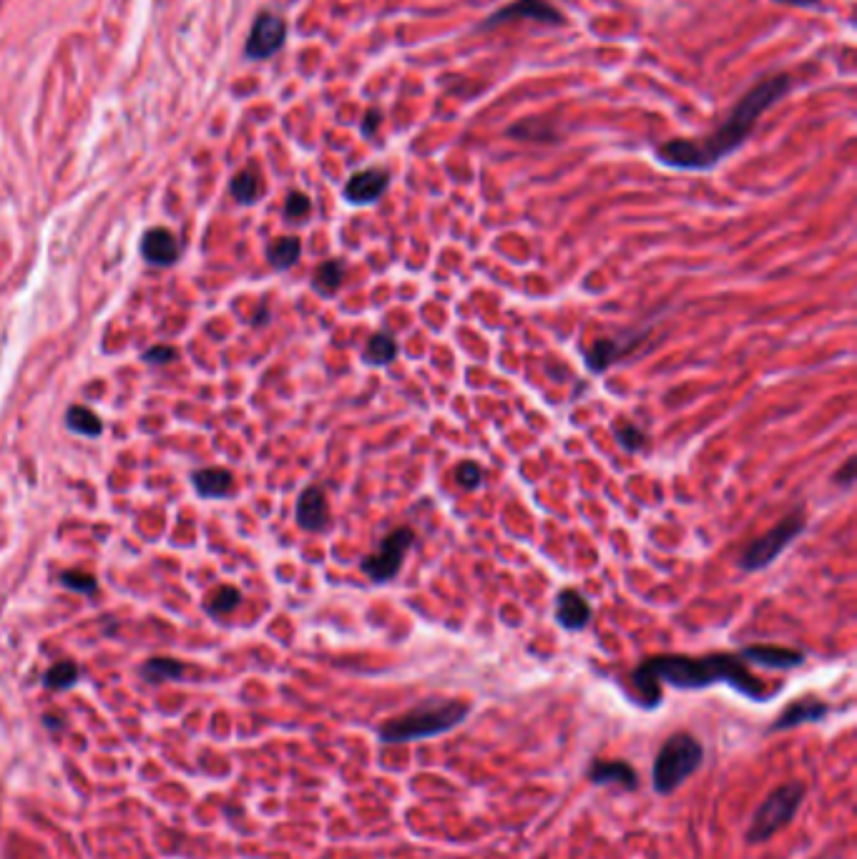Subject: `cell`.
I'll return each instance as SVG.
<instances>
[{"instance_id": "6da1fadb", "label": "cell", "mask_w": 857, "mask_h": 859, "mask_svg": "<svg viewBox=\"0 0 857 859\" xmlns=\"http://www.w3.org/2000/svg\"><path fill=\"white\" fill-rule=\"evenodd\" d=\"M792 91L790 73H770L759 83H754L742 98L732 106L727 119L702 139H672L656 146L654 159L661 166L674 171H709L724 159L742 149L752 131L757 129L759 119L777 106L787 93Z\"/></svg>"}, {"instance_id": "7a4b0ae2", "label": "cell", "mask_w": 857, "mask_h": 859, "mask_svg": "<svg viewBox=\"0 0 857 859\" xmlns=\"http://www.w3.org/2000/svg\"><path fill=\"white\" fill-rule=\"evenodd\" d=\"M661 684L677 686V689H707L714 684H729L754 701H762L767 696V686L749 674L739 654H709L702 659L654 656L634 671V686L646 709L659 706Z\"/></svg>"}, {"instance_id": "3957f363", "label": "cell", "mask_w": 857, "mask_h": 859, "mask_svg": "<svg viewBox=\"0 0 857 859\" xmlns=\"http://www.w3.org/2000/svg\"><path fill=\"white\" fill-rule=\"evenodd\" d=\"M470 714L468 701L460 699H428L413 706L405 714L383 721L377 736L383 744H405V741L430 739V736L448 734L450 729L463 724Z\"/></svg>"}, {"instance_id": "277c9868", "label": "cell", "mask_w": 857, "mask_h": 859, "mask_svg": "<svg viewBox=\"0 0 857 859\" xmlns=\"http://www.w3.org/2000/svg\"><path fill=\"white\" fill-rule=\"evenodd\" d=\"M704 762V746L689 731H677L661 744L651 767V784L659 794H672L682 787Z\"/></svg>"}, {"instance_id": "5b68a950", "label": "cell", "mask_w": 857, "mask_h": 859, "mask_svg": "<svg viewBox=\"0 0 857 859\" xmlns=\"http://www.w3.org/2000/svg\"><path fill=\"white\" fill-rule=\"evenodd\" d=\"M805 794L807 787L802 782H787L782 784V787H777L775 792H770V797L759 804L752 822H749L747 842H767V839L775 837L780 829H785L797 814V809H800Z\"/></svg>"}, {"instance_id": "8992f818", "label": "cell", "mask_w": 857, "mask_h": 859, "mask_svg": "<svg viewBox=\"0 0 857 859\" xmlns=\"http://www.w3.org/2000/svg\"><path fill=\"white\" fill-rule=\"evenodd\" d=\"M805 525V508H792L790 513H787L780 523L772 525L765 535H759L752 543H747V548H744L737 561L739 568H742V571H762V568H767L770 563H775L777 558L785 553V548L800 538Z\"/></svg>"}, {"instance_id": "52a82bcc", "label": "cell", "mask_w": 857, "mask_h": 859, "mask_svg": "<svg viewBox=\"0 0 857 859\" xmlns=\"http://www.w3.org/2000/svg\"><path fill=\"white\" fill-rule=\"evenodd\" d=\"M415 543L413 528H395L385 535L383 541L377 543L375 551L360 561V571L370 578L372 583H390L403 568L408 551Z\"/></svg>"}, {"instance_id": "ba28073f", "label": "cell", "mask_w": 857, "mask_h": 859, "mask_svg": "<svg viewBox=\"0 0 857 859\" xmlns=\"http://www.w3.org/2000/svg\"><path fill=\"white\" fill-rule=\"evenodd\" d=\"M513 21H533L543 23V26H566V16H563L553 3H548V0H513V3L503 6L501 11L491 13L483 23H478L475 33L493 31V28H501Z\"/></svg>"}, {"instance_id": "9c48e42d", "label": "cell", "mask_w": 857, "mask_h": 859, "mask_svg": "<svg viewBox=\"0 0 857 859\" xmlns=\"http://www.w3.org/2000/svg\"><path fill=\"white\" fill-rule=\"evenodd\" d=\"M284 41H287V23H284V18H279L277 13L264 11L254 21L244 51H247V58H252V61H264V58L282 51Z\"/></svg>"}, {"instance_id": "30bf717a", "label": "cell", "mask_w": 857, "mask_h": 859, "mask_svg": "<svg viewBox=\"0 0 857 859\" xmlns=\"http://www.w3.org/2000/svg\"><path fill=\"white\" fill-rule=\"evenodd\" d=\"M390 171L380 169V166H370V169L355 171V174L347 179L342 196H345L347 204L352 206H370L375 201H380L385 196V191L390 189Z\"/></svg>"}, {"instance_id": "8fae6325", "label": "cell", "mask_w": 857, "mask_h": 859, "mask_svg": "<svg viewBox=\"0 0 857 859\" xmlns=\"http://www.w3.org/2000/svg\"><path fill=\"white\" fill-rule=\"evenodd\" d=\"M297 525L302 530H310V533H325L332 523L330 515V503H327V495L320 485H310L300 493L295 508Z\"/></svg>"}, {"instance_id": "7c38bea8", "label": "cell", "mask_w": 857, "mask_h": 859, "mask_svg": "<svg viewBox=\"0 0 857 859\" xmlns=\"http://www.w3.org/2000/svg\"><path fill=\"white\" fill-rule=\"evenodd\" d=\"M139 252L146 264L151 267H174L181 257V244L166 227H151L149 232L141 237Z\"/></svg>"}, {"instance_id": "4fadbf2b", "label": "cell", "mask_w": 857, "mask_h": 859, "mask_svg": "<svg viewBox=\"0 0 857 859\" xmlns=\"http://www.w3.org/2000/svg\"><path fill=\"white\" fill-rule=\"evenodd\" d=\"M591 603L576 588H563L556 596V621L566 631H584L591 623Z\"/></svg>"}, {"instance_id": "5bb4252c", "label": "cell", "mask_w": 857, "mask_h": 859, "mask_svg": "<svg viewBox=\"0 0 857 859\" xmlns=\"http://www.w3.org/2000/svg\"><path fill=\"white\" fill-rule=\"evenodd\" d=\"M192 485L199 498L224 500L234 493V475L229 468H199L192 473Z\"/></svg>"}, {"instance_id": "9a60e30c", "label": "cell", "mask_w": 857, "mask_h": 859, "mask_svg": "<svg viewBox=\"0 0 857 859\" xmlns=\"http://www.w3.org/2000/svg\"><path fill=\"white\" fill-rule=\"evenodd\" d=\"M586 777L594 784H619V787L629 789V792L639 787L636 769L629 762H621V759H594Z\"/></svg>"}, {"instance_id": "2e32d148", "label": "cell", "mask_w": 857, "mask_h": 859, "mask_svg": "<svg viewBox=\"0 0 857 859\" xmlns=\"http://www.w3.org/2000/svg\"><path fill=\"white\" fill-rule=\"evenodd\" d=\"M739 659L752 661V664L767 666V669H795L805 661L802 651L792 649H780V646H747V649L739 651Z\"/></svg>"}, {"instance_id": "e0dca14e", "label": "cell", "mask_w": 857, "mask_h": 859, "mask_svg": "<svg viewBox=\"0 0 857 859\" xmlns=\"http://www.w3.org/2000/svg\"><path fill=\"white\" fill-rule=\"evenodd\" d=\"M830 714V706L820 699H800L792 701L775 721H772L770 731H785L797 724H807V721H820Z\"/></svg>"}, {"instance_id": "ac0fdd59", "label": "cell", "mask_w": 857, "mask_h": 859, "mask_svg": "<svg viewBox=\"0 0 857 859\" xmlns=\"http://www.w3.org/2000/svg\"><path fill=\"white\" fill-rule=\"evenodd\" d=\"M629 347L631 345H621V342L614 340V337H601V340H596L594 345L586 350L584 355L586 367H589L591 372H596V375H601V372L609 370V367L614 365V362L619 360Z\"/></svg>"}, {"instance_id": "d6986e66", "label": "cell", "mask_w": 857, "mask_h": 859, "mask_svg": "<svg viewBox=\"0 0 857 859\" xmlns=\"http://www.w3.org/2000/svg\"><path fill=\"white\" fill-rule=\"evenodd\" d=\"M302 257V242L300 237H277L274 242H269L267 247V262L269 267L284 272V269L295 267Z\"/></svg>"}, {"instance_id": "ffe728a7", "label": "cell", "mask_w": 857, "mask_h": 859, "mask_svg": "<svg viewBox=\"0 0 857 859\" xmlns=\"http://www.w3.org/2000/svg\"><path fill=\"white\" fill-rule=\"evenodd\" d=\"M66 427L73 435H83V438H101L104 435V420L86 405L68 407Z\"/></svg>"}, {"instance_id": "44dd1931", "label": "cell", "mask_w": 857, "mask_h": 859, "mask_svg": "<svg viewBox=\"0 0 857 859\" xmlns=\"http://www.w3.org/2000/svg\"><path fill=\"white\" fill-rule=\"evenodd\" d=\"M398 360V342L388 332H377L367 340L365 350H362V362L372 367H388L390 362Z\"/></svg>"}, {"instance_id": "7402d4cb", "label": "cell", "mask_w": 857, "mask_h": 859, "mask_svg": "<svg viewBox=\"0 0 857 859\" xmlns=\"http://www.w3.org/2000/svg\"><path fill=\"white\" fill-rule=\"evenodd\" d=\"M345 282V262L342 259H327L315 269L312 277V289L322 297H335L337 289Z\"/></svg>"}, {"instance_id": "603a6c76", "label": "cell", "mask_w": 857, "mask_h": 859, "mask_svg": "<svg viewBox=\"0 0 857 859\" xmlns=\"http://www.w3.org/2000/svg\"><path fill=\"white\" fill-rule=\"evenodd\" d=\"M229 189H232L234 199H237L239 204H244V206L257 204V201L262 199V194H264L262 179H259L257 171H252V169L239 171V174L232 179V186H229Z\"/></svg>"}, {"instance_id": "cb8c5ba5", "label": "cell", "mask_w": 857, "mask_h": 859, "mask_svg": "<svg viewBox=\"0 0 857 859\" xmlns=\"http://www.w3.org/2000/svg\"><path fill=\"white\" fill-rule=\"evenodd\" d=\"M141 676L151 684H161V681H176L184 676V664L169 656H156L141 666Z\"/></svg>"}, {"instance_id": "d4e9b609", "label": "cell", "mask_w": 857, "mask_h": 859, "mask_svg": "<svg viewBox=\"0 0 857 859\" xmlns=\"http://www.w3.org/2000/svg\"><path fill=\"white\" fill-rule=\"evenodd\" d=\"M506 134L518 141H556V129L546 119H526L513 124Z\"/></svg>"}, {"instance_id": "484cf974", "label": "cell", "mask_w": 857, "mask_h": 859, "mask_svg": "<svg viewBox=\"0 0 857 859\" xmlns=\"http://www.w3.org/2000/svg\"><path fill=\"white\" fill-rule=\"evenodd\" d=\"M78 679H81V671H78V666L73 664V661H58V664H53L51 669L46 671L43 686L51 691H66L71 689V686H76Z\"/></svg>"}, {"instance_id": "4316f807", "label": "cell", "mask_w": 857, "mask_h": 859, "mask_svg": "<svg viewBox=\"0 0 857 859\" xmlns=\"http://www.w3.org/2000/svg\"><path fill=\"white\" fill-rule=\"evenodd\" d=\"M614 438L616 443L621 445V448L626 450V453H641V450L649 445V438L644 435V430H641L639 425H634V422L629 420H619L614 425Z\"/></svg>"}, {"instance_id": "83f0119b", "label": "cell", "mask_w": 857, "mask_h": 859, "mask_svg": "<svg viewBox=\"0 0 857 859\" xmlns=\"http://www.w3.org/2000/svg\"><path fill=\"white\" fill-rule=\"evenodd\" d=\"M239 603H242V591L234 586H222L214 591L212 601H209V611H212L214 616H224V613L237 611Z\"/></svg>"}, {"instance_id": "f1b7e54d", "label": "cell", "mask_w": 857, "mask_h": 859, "mask_svg": "<svg viewBox=\"0 0 857 859\" xmlns=\"http://www.w3.org/2000/svg\"><path fill=\"white\" fill-rule=\"evenodd\" d=\"M310 211H312L310 196L302 194V191H290V196H287V201H284V217L290 219V222H302V219L310 217Z\"/></svg>"}, {"instance_id": "f546056e", "label": "cell", "mask_w": 857, "mask_h": 859, "mask_svg": "<svg viewBox=\"0 0 857 859\" xmlns=\"http://www.w3.org/2000/svg\"><path fill=\"white\" fill-rule=\"evenodd\" d=\"M455 483L465 490H478L483 485V468L473 460H463L455 468Z\"/></svg>"}, {"instance_id": "4dcf8cb0", "label": "cell", "mask_w": 857, "mask_h": 859, "mask_svg": "<svg viewBox=\"0 0 857 859\" xmlns=\"http://www.w3.org/2000/svg\"><path fill=\"white\" fill-rule=\"evenodd\" d=\"M61 583L68 588V591L86 593V596L96 593V588H99V581H96V576H91V573H86V571H66L61 576Z\"/></svg>"}, {"instance_id": "1f68e13d", "label": "cell", "mask_w": 857, "mask_h": 859, "mask_svg": "<svg viewBox=\"0 0 857 859\" xmlns=\"http://www.w3.org/2000/svg\"><path fill=\"white\" fill-rule=\"evenodd\" d=\"M141 360H144L146 365H151V367L169 365V362L179 360V350H176L174 345H154V347H149L144 355H141Z\"/></svg>"}, {"instance_id": "d6a6232c", "label": "cell", "mask_w": 857, "mask_h": 859, "mask_svg": "<svg viewBox=\"0 0 857 859\" xmlns=\"http://www.w3.org/2000/svg\"><path fill=\"white\" fill-rule=\"evenodd\" d=\"M380 124H383V111L380 109H367L365 119H362L360 131L365 139H372V136L377 134V129H380Z\"/></svg>"}, {"instance_id": "836d02e7", "label": "cell", "mask_w": 857, "mask_h": 859, "mask_svg": "<svg viewBox=\"0 0 857 859\" xmlns=\"http://www.w3.org/2000/svg\"><path fill=\"white\" fill-rule=\"evenodd\" d=\"M855 468H857V460L855 458H847L845 465H842V468L837 470L835 483L842 485V488H850V485L855 483Z\"/></svg>"}, {"instance_id": "e575fe53", "label": "cell", "mask_w": 857, "mask_h": 859, "mask_svg": "<svg viewBox=\"0 0 857 859\" xmlns=\"http://www.w3.org/2000/svg\"><path fill=\"white\" fill-rule=\"evenodd\" d=\"M780 6H795V8H817L820 0H775Z\"/></svg>"}]
</instances>
